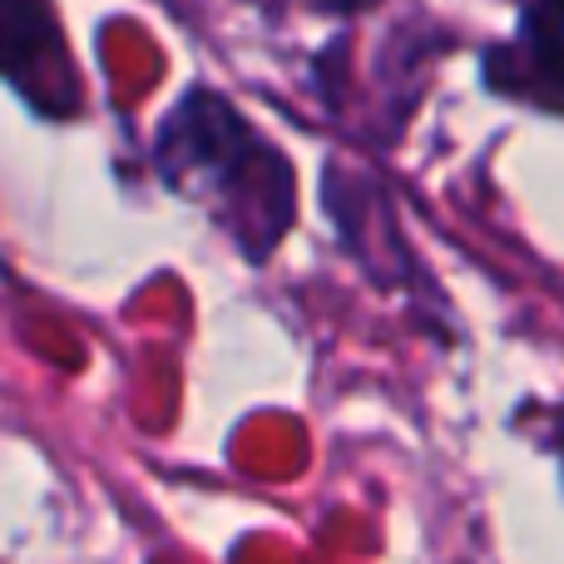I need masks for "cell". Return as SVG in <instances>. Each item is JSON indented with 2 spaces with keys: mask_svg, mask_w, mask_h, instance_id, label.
Wrapping results in <instances>:
<instances>
[{
  "mask_svg": "<svg viewBox=\"0 0 564 564\" xmlns=\"http://www.w3.org/2000/svg\"><path fill=\"white\" fill-rule=\"evenodd\" d=\"M154 169L178 198L204 208L253 263H268V253L288 238L297 214L292 164L218 89H188L169 109L154 134Z\"/></svg>",
  "mask_w": 564,
  "mask_h": 564,
  "instance_id": "1",
  "label": "cell"
},
{
  "mask_svg": "<svg viewBox=\"0 0 564 564\" xmlns=\"http://www.w3.org/2000/svg\"><path fill=\"white\" fill-rule=\"evenodd\" d=\"M0 79L55 124L85 109V79L50 0H0Z\"/></svg>",
  "mask_w": 564,
  "mask_h": 564,
  "instance_id": "2",
  "label": "cell"
},
{
  "mask_svg": "<svg viewBox=\"0 0 564 564\" xmlns=\"http://www.w3.org/2000/svg\"><path fill=\"white\" fill-rule=\"evenodd\" d=\"M480 79L500 99L564 115V0H525L516 35L480 50Z\"/></svg>",
  "mask_w": 564,
  "mask_h": 564,
  "instance_id": "3",
  "label": "cell"
},
{
  "mask_svg": "<svg viewBox=\"0 0 564 564\" xmlns=\"http://www.w3.org/2000/svg\"><path fill=\"white\" fill-rule=\"evenodd\" d=\"M307 10H322V15H361V10H377L387 0H302Z\"/></svg>",
  "mask_w": 564,
  "mask_h": 564,
  "instance_id": "4",
  "label": "cell"
},
{
  "mask_svg": "<svg viewBox=\"0 0 564 564\" xmlns=\"http://www.w3.org/2000/svg\"><path fill=\"white\" fill-rule=\"evenodd\" d=\"M560 446H564V441H560Z\"/></svg>",
  "mask_w": 564,
  "mask_h": 564,
  "instance_id": "5",
  "label": "cell"
}]
</instances>
